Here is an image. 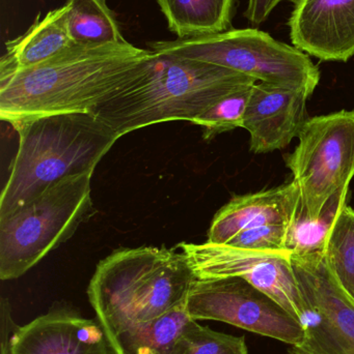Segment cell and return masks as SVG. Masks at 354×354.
<instances>
[{"label": "cell", "mask_w": 354, "mask_h": 354, "mask_svg": "<svg viewBox=\"0 0 354 354\" xmlns=\"http://www.w3.org/2000/svg\"><path fill=\"white\" fill-rule=\"evenodd\" d=\"M253 86L222 97L193 120V124L203 128L204 140L210 141L222 133L243 128L245 110Z\"/></svg>", "instance_id": "obj_22"}, {"label": "cell", "mask_w": 354, "mask_h": 354, "mask_svg": "<svg viewBox=\"0 0 354 354\" xmlns=\"http://www.w3.org/2000/svg\"><path fill=\"white\" fill-rule=\"evenodd\" d=\"M179 247L197 279H245L303 322L305 307L288 252L251 251L209 241L182 243Z\"/></svg>", "instance_id": "obj_10"}, {"label": "cell", "mask_w": 354, "mask_h": 354, "mask_svg": "<svg viewBox=\"0 0 354 354\" xmlns=\"http://www.w3.org/2000/svg\"><path fill=\"white\" fill-rule=\"evenodd\" d=\"M301 202L294 181L247 195L234 196L214 216L209 243L227 245L235 235L266 225H290Z\"/></svg>", "instance_id": "obj_14"}, {"label": "cell", "mask_w": 354, "mask_h": 354, "mask_svg": "<svg viewBox=\"0 0 354 354\" xmlns=\"http://www.w3.org/2000/svg\"><path fill=\"white\" fill-rule=\"evenodd\" d=\"M292 45L322 62L354 56V0H299L289 20Z\"/></svg>", "instance_id": "obj_13"}, {"label": "cell", "mask_w": 354, "mask_h": 354, "mask_svg": "<svg viewBox=\"0 0 354 354\" xmlns=\"http://www.w3.org/2000/svg\"><path fill=\"white\" fill-rule=\"evenodd\" d=\"M64 6L69 35L74 45L101 46L126 41L106 0H67Z\"/></svg>", "instance_id": "obj_18"}, {"label": "cell", "mask_w": 354, "mask_h": 354, "mask_svg": "<svg viewBox=\"0 0 354 354\" xmlns=\"http://www.w3.org/2000/svg\"><path fill=\"white\" fill-rule=\"evenodd\" d=\"M148 46L156 53L222 66L257 82L303 89L310 95L319 84V68L308 54L257 28L228 29L202 37L151 41Z\"/></svg>", "instance_id": "obj_6"}, {"label": "cell", "mask_w": 354, "mask_h": 354, "mask_svg": "<svg viewBox=\"0 0 354 354\" xmlns=\"http://www.w3.org/2000/svg\"><path fill=\"white\" fill-rule=\"evenodd\" d=\"M299 139L287 166L301 192V209L316 220L353 178L354 109L309 118Z\"/></svg>", "instance_id": "obj_7"}, {"label": "cell", "mask_w": 354, "mask_h": 354, "mask_svg": "<svg viewBox=\"0 0 354 354\" xmlns=\"http://www.w3.org/2000/svg\"><path fill=\"white\" fill-rule=\"evenodd\" d=\"M289 225H266L235 235L226 245L258 252L281 253L286 250ZM289 253V252H288Z\"/></svg>", "instance_id": "obj_23"}, {"label": "cell", "mask_w": 354, "mask_h": 354, "mask_svg": "<svg viewBox=\"0 0 354 354\" xmlns=\"http://www.w3.org/2000/svg\"><path fill=\"white\" fill-rule=\"evenodd\" d=\"M178 39L228 30L235 0H156Z\"/></svg>", "instance_id": "obj_16"}, {"label": "cell", "mask_w": 354, "mask_h": 354, "mask_svg": "<svg viewBox=\"0 0 354 354\" xmlns=\"http://www.w3.org/2000/svg\"><path fill=\"white\" fill-rule=\"evenodd\" d=\"M152 55L127 41L71 46L43 64L0 76V118L14 126L42 116L91 113Z\"/></svg>", "instance_id": "obj_1"}, {"label": "cell", "mask_w": 354, "mask_h": 354, "mask_svg": "<svg viewBox=\"0 0 354 354\" xmlns=\"http://www.w3.org/2000/svg\"><path fill=\"white\" fill-rule=\"evenodd\" d=\"M174 354H249L245 337L215 332L189 319L177 341Z\"/></svg>", "instance_id": "obj_21"}, {"label": "cell", "mask_w": 354, "mask_h": 354, "mask_svg": "<svg viewBox=\"0 0 354 354\" xmlns=\"http://www.w3.org/2000/svg\"><path fill=\"white\" fill-rule=\"evenodd\" d=\"M303 297L305 337L289 354H354V301L340 286L326 254H291Z\"/></svg>", "instance_id": "obj_9"}, {"label": "cell", "mask_w": 354, "mask_h": 354, "mask_svg": "<svg viewBox=\"0 0 354 354\" xmlns=\"http://www.w3.org/2000/svg\"><path fill=\"white\" fill-rule=\"evenodd\" d=\"M10 354H114L101 324L72 306L55 303L47 313L18 326Z\"/></svg>", "instance_id": "obj_11"}, {"label": "cell", "mask_w": 354, "mask_h": 354, "mask_svg": "<svg viewBox=\"0 0 354 354\" xmlns=\"http://www.w3.org/2000/svg\"><path fill=\"white\" fill-rule=\"evenodd\" d=\"M74 45L67 27V8L37 17L30 28L17 39L6 41V53L0 59V76L33 68L47 62Z\"/></svg>", "instance_id": "obj_15"}, {"label": "cell", "mask_w": 354, "mask_h": 354, "mask_svg": "<svg viewBox=\"0 0 354 354\" xmlns=\"http://www.w3.org/2000/svg\"><path fill=\"white\" fill-rule=\"evenodd\" d=\"M348 189L337 192L324 207L319 218H308L301 209V202L291 221L287 233L286 250L290 254L326 253V243L333 226L343 207L347 204Z\"/></svg>", "instance_id": "obj_19"}, {"label": "cell", "mask_w": 354, "mask_h": 354, "mask_svg": "<svg viewBox=\"0 0 354 354\" xmlns=\"http://www.w3.org/2000/svg\"><path fill=\"white\" fill-rule=\"evenodd\" d=\"M19 149L0 198V220L52 185L94 174L118 137L93 113L42 116L14 124Z\"/></svg>", "instance_id": "obj_4"}, {"label": "cell", "mask_w": 354, "mask_h": 354, "mask_svg": "<svg viewBox=\"0 0 354 354\" xmlns=\"http://www.w3.org/2000/svg\"><path fill=\"white\" fill-rule=\"evenodd\" d=\"M324 254L335 278L354 301V209L347 204L333 226Z\"/></svg>", "instance_id": "obj_20"}, {"label": "cell", "mask_w": 354, "mask_h": 354, "mask_svg": "<svg viewBox=\"0 0 354 354\" xmlns=\"http://www.w3.org/2000/svg\"><path fill=\"white\" fill-rule=\"evenodd\" d=\"M0 317H1V354H10V341L12 335L19 326L15 324L12 317V308L6 297L0 301Z\"/></svg>", "instance_id": "obj_25"}, {"label": "cell", "mask_w": 354, "mask_h": 354, "mask_svg": "<svg viewBox=\"0 0 354 354\" xmlns=\"http://www.w3.org/2000/svg\"><path fill=\"white\" fill-rule=\"evenodd\" d=\"M255 79L222 66L153 52L139 72L91 113L118 138L152 124L193 122Z\"/></svg>", "instance_id": "obj_2"}, {"label": "cell", "mask_w": 354, "mask_h": 354, "mask_svg": "<svg viewBox=\"0 0 354 354\" xmlns=\"http://www.w3.org/2000/svg\"><path fill=\"white\" fill-rule=\"evenodd\" d=\"M284 1L295 4L299 0H249L245 12V18L254 26H260L269 18L272 10Z\"/></svg>", "instance_id": "obj_24"}, {"label": "cell", "mask_w": 354, "mask_h": 354, "mask_svg": "<svg viewBox=\"0 0 354 354\" xmlns=\"http://www.w3.org/2000/svg\"><path fill=\"white\" fill-rule=\"evenodd\" d=\"M189 319L185 304L154 322L116 335L110 344L114 354H174Z\"/></svg>", "instance_id": "obj_17"}, {"label": "cell", "mask_w": 354, "mask_h": 354, "mask_svg": "<svg viewBox=\"0 0 354 354\" xmlns=\"http://www.w3.org/2000/svg\"><path fill=\"white\" fill-rule=\"evenodd\" d=\"M303 89L256 83L245 110L243 129L251 135V151L272 153L288 147L309 120Z\"/></svg>", "instance_id": "obj_12"}, {"label": "cell", "mask_w": 354, "mask_h": 354, "mask_svg": "<svg viewBox=\"0 0 354 354\" xmlns=\"http://www.w3.org/2000/svg\"><path fill=\"white\" fill-rule=\"evenodd\" d=\"M195 280L184 253L166 248L121 249L99 262L87 297L110 340L185 305Z\"/></svg>", "instance_id": "obj_3"}, {"label": "cell", "mask_w": 354, "mask_h": 354, "mask_svg": "<svg viewBox=\"0 0 354 354\" xmlns=\"http://www.w3.org/2000/svg\"><path fill=\"white\" fill-rule=\"evenodd\" d=\"M189 317L215 320L286 344L303 340V324L276 299L239 277L197 279L186 301Z\"/></svg>", "instance_id": "obj_8"}, {"label": "cell", "mask_w": 354, "mask_h": 354, "mask_svg": "<svg viewBox=\"0 0 354 354\" xmlns=\"http://www.w3.org/2000/svg\"><path fill=\"white\" fill-rule=\"evenodd\" d=\"M93 174L64 179L0 220V279L26 274L68 241L93 209Z\"/></svg>", "instance_id": "obj_5"}]
</instances>
